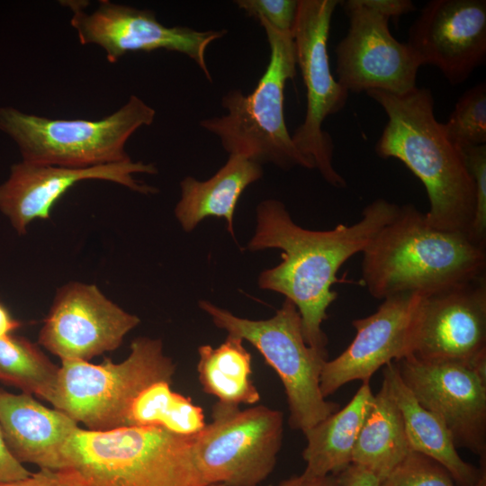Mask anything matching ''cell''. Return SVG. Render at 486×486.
<instances>
[{
    "mask_svg": "<svg viewBox=\"0 0 486 486\" xmlns=\"http://www.w3.org/2000/svg\"><path fill=\"white\" fill-rule=\"evenodd\" d=\"M398 210L399 205L379 198L364 208L361 219L354 224L311 230L297 225L278 200L266 199L256 206V226L248 249L282 251V262L264 270L257 284L284 295L295 305L308 346L328 355V338L321 325L338 297L332 290L338 282L337 273L350 257L364 251Z\"/></svg>",
    "mask_w": 486,
    "mask_h": 486,
    "instance_id": "obj_1",
    "label": "cell"
},
{
    "mask_svg": "<svg viewBox=\"0 0 486 486\" xmlns=\"http://www.w3.org/2000/svg\"><path fill=\"white\" fill-rule=\"evenodd\" d=\"M365 93L387 115L375 153L401 161L421 181L429 201L425 216L431 226L470 235L475 184L462 150L450 141L435 116L431 90L417 86L404 94Z\"/></svg>",
    "mask_w": 486,
    "mask_h": 486,
    "instance_id": "obj_2",
    "label": "cell"
},
{
    "mask_svg": "<svg viewBox=\"0 0 486 486\" xmlns=\"http://www.w3.org/2000/svg\"><path fill=\"white\" fill-rule=\"evenodd\" d=\"M362 253V284L380 300L428 295L486 275L485 246L467 233L431 226L410 203L399 206Z\"/></svg>",
    "mask_w": 486,
    "mask_h": 486,
    "instance_id": "obj_3",
    "label": "cell"
},
{
    "mask_svg": "<svg viewBox=\"0 0 486 486\" xmlns=\"http://www.w3.org/2000/svg\"><path fill=\"white\" fill-rule=\"evenodd\" d=\"M194 436L159 427L78 428L63 447L65 469L85 486H208L195 463Z\"/></svg>",
    "mask_w": 486,
    "mask_h": 486,
    "instance_id": "obj_4",
    "label": "cell"
},
{
    "mask_svg": "<svg viewBox=\"0 0 486 486\" xmlns=\"http://www.w3.org/2000/svg\"><path fill=\"white\" fill-rule=\"evenodd\" d=\"M265 29L270 49L266 71L255 89H239L221 98L226 114L204 119L200 126L217 136L229 155H240L260 165L271 163L288 170L294 166L314 169L295 147L284 115V91L296 76V50L292 34Z\"/></svg>",
    "mask_w": 486,
    "mask_h": 486,
    "instance_id": "obj_5",
    "label": "cell"
},
{
    "mask_svg": "<svg viewBox=\"0 0 486 486\" xmlns=\"http://www.w3.org/2000/svg\"><path fill=\"white\" fill-rule=\"evenodd\" d=\"M155 116L153 107L132 94L118 110L97 120L49 118L0 107V130L17 144L22 161L85 168L130 159L128 140L151 125Z\"/></svg>",
    "mask_w": 486,
    "mask_h": 486,
    "instance_id": "obj_6",
    "label": "cell"
},
{
    "mask_svg": "<svg viewBox=\"0 0 486 486\" xmlns=\"http://www.w3.org/2000/svg\"><path fill=\"white\" fill-rule=\"evenodd\" d=\"M175 372L176 364L165 355L162 341L140 337L131 342L130 355L121 363L61 361L50 404L88 430L126 427L135 398L156 382L171 383Z\"/></svg>",
    "mask_w": 486,
    "mask_h": 486,
    "instance_id": "obj_7",
    "label": "cell"
},
{
    "mask_svg": "<svg viewBox=\"0 0 486 486\" xmlns=\"http://www.w3.org/2000/svg\"><path fill=\"white\" fill-rule=\"evenodd\" d=\"M199 307L217 328L252 344L275 371L284 387L292 428L304 434L339 409L320 392L328 355L307 345L299 311L290 300L272 318L261 320L239 318L204 300Z\"/></svg>",
    "mask_w": 486,
    "mask_h": 486,
    "instance_id": "obj_8",
    "label": "cell"
},
{
    "mask_svg": "<svg viewBox=\"0 0 486 486\" xmlns=\"http://www.w3.org/2000/svg\"><path fill=\"white\" fill-rule=\"evenodd\" d=\"M212 416V421L194 440L202 479L208 486H258L275 466L283 413L263 405L241 410L217 401Z\"/></svg>",
    "mask_w": 486,
    "mask_h": 486,
    "instance_id": "obj_9",
    "label": "cell"
},
{
    "mask_svg": "<svg viewBox=\"0 0 486 486\" xmlns=\"http://www.w3.org/2000/svg\"><path fill=\"white\" fill-rule=\"evenodd\" d=\"M339 4L338 0H299L292 37L307 103L304 120L292 139L328 184L343 188L346 182L333 165L332 138L322 129L328 116L345 107L349 94L331 74L327 48L332 15Z\"/></svg>",
    "mask_w": 486,
    "mask_h": 486,
    "instance_id": "obj_10",
    "label": "cell"
},
{
    "mask_svg": "<svg viewBox=\"0 0 486 486\" xmlns=\"http://www.w3.org/2000/svg\"><path fill=\"white\" fill-rule=\"evenodd\" d=\"M71 10V26L82 45L100 47L110 63H116L129 52L165 50L184 54L212 81L206 61L209 45L222 38L226 30L196 31L187 26H166L156 13L109 0H100L91 13L86 1H62Z\"/></svg>",
    "mask_w": 486,
    "mask_h": 486,
    "instance_id": "obj_11",
    "label": "cell"
},
{
    "mask_svg": "<svg viewBox=\"0 0 486 486\" xmlns=\"http://www.w3.org/2000/svg\"><path fill=\"white\" fill-rule=\"evenodd\" d=\"M340 4L349 27L335 49L338 83L348 93L381 90L404 94L414 90L421 65L409 45L392 36L389 19L360 0Z\"/></svg>",
    "mask_w": 486,
    "mask_h": 486,
    "instance_id": "obj_12",
    "label": "cell"
},
{
    "mask_svg": "<svg viewBox=\"0 0 486 486\" xmlns=\"http://www.w3.org/2000/svg\"><path fill=\"white\" fill-rule=\"evenodd\" d=\"M395 363L419 404L443 421L455 447L471 451L485 463L486 370L413 355Z\"/></svg>",
    "mask_w": 486,
    "mask_h": 486,
    "instance_id": "obj_13",
    "label": "cell"
},
{
    "mask_svg": "<svg viewBox=\"0 0 486 486\" xmlns=\"http://www.w3.org/2000/svg\"><path fill=\"white\" fill-rule=\"evenodd\" d=\"M140 322L96 285L71 282L57 291L39 344L61 361H88L119 347Z\"/></svg>",
    "mask_w": 486,
    "mask_h": 486,
    "instance_id": "obj_14",
    "label": "cell"
},
{
    "mask_svg": "<svg viewBox=\"0 0 486 486\" xmlns=\"http://www.w3.org/2000/svg\"><path fill=\"white\" fill-rule=\"evenodd\" d=\"M411 355L486 370V275L425 295Z\"/></svg>",
    "mask_w": 486,
    "mask_h": 486,
    "instance_id": "obj_15",
    "label": "cell"
},
{
    "mask_svg": "<svg viewBox=\"0 0 486 486\" xmlns=\"http://www.w3.org/2000/svg\"><path fill=\"white\" fill-rule=\"evenodd\" d=\"M424 297L420 292L398 293L383 299L374 313L354 320L353 341L324 363L320 381L323 397L352 381L369 382L382 366L411 355Z\"/></svg>",
    "mask_w": 486,
    "mask_h": 486,
    "instance_id": "obj_16",
    "label": "cell"
},
{
    "mask_svg": "<svg viewBox=\"0 0 486 486\" xmlns=\"http://www.w3.org/2000/svg\"><path fill=\"white\" fill-rule=\"evenodd\" d=\"M406 43L421 66H435L451 85L462 84L486 60V1H429Z\"/></svg>",
    "mask_w": 486,
    "mask_h": 486,
    "instance_id": "obj_17",
    "label": "cell"
},
{
    "mask_svg": "<svg viewBox=\"0 0 486 486\" xmlns=\"http://www.w3.org/2000/svg\"><path fill=\"white\" fill-rule=\"evenodd\" d=\"M157 171L152 163L130 158L85 168L22 161L12 166L8 179L0 185V211L18 233L24 234L32 221L49 219L54 204L77 183L103 180L140 194H154L156 188L138 181L133 176Z\"/></svg>",
    "mask_w": 486,
    "mask_h": 486,
    "instance_id": "obj_18",
    "label": "cell"
},
{
    "mask_svg": "<svg viewBox=\"0 0 486 486\" xmlns=\"http://www.w3.org/2000/svg\"><path fill=\"white\" fill-rule=\"evenodd\" d=\"M78 423L32 395L0 389V428L14 457L40 469H65L63 447Z\"/></svg>",
    "mask_w": 486,
    "mask_h": 486,
    "instance_id": "obj_19",
    "label": "cell"
},
{
    "mask_svg": "<svg viewBox=\"0 0 486 486\" xmlns=\"http://www.w3.org/2000/svg\"><path fill=\"white\" fill-rule=\"evenodd\" d=\"M383 378L400 411L410 451L440 464L460 486L475 485L486 476L485 466L477 468L462 459L443 421L419 404L402 381L395 362L384 365Z\"/></svg>",
    "mask_w": 486,
    "mask_h": 486,
    "instance_id": "obj_20",
    "label": "cell"
},
{
    "mask_svg": "<svg viewBox=\"0 0 486 486\" xmlns=\"http://www.w3.org/2000/svg\"><path fill=\"white\" fill-rule=\"evenodd\" d=\"M263 176L262 165L240 155H229L227 162L206 181L186 176L180 182L181 198L175 215L185 231H192L205 218L225 219L234 236L233 217L244 190Z\"/></svg>",
    "mask_w": 486,
    "mask_h": 486,
    "instance_id": "obj_21",
    "label": "cell"
},
{
    "mask_svg": "<svg viewBox=\"0 0 486 486\" xmlns=\"http://www.w3.org/2000/svg\"><path fill=\"white\" fill-rule=\"evenodd\" d=\"M374 394L364 382L351 400L304 433L302 474L309 477L337 475L352 464V452Z\"/></svg>",
    "mask_w": 486,
    "mask_h": 486,
    "instance_id": "obj_22",
    "label": "cell"
},
{
    "mask_svg": "<svg viewBox=\"0 0 486 486\" xmlns=\"http://www.w3.org/2000/svg\"><path fill=\"white\" fill-rule=\"evenodd\" d=\"M410 452L400 411L383 378L357 436L352 464L369 469L382 480Z\"/></svg>",
    "mask_w": 486,
    "mask_h": 486,
    "instance_id": "obj_23",
    "label": "cell"
},
{
    "mask_svg": "<svg viewBox=\"0 0 486 486\" xmlns=\"http://www.w3.org/2000/svg\"><path fill=\"white\" fill-rule=\"evenodd\" d=\"M198 355V377L205 393L232 406L260 400V394L251 380V355L243 346V339L228 334L218 347L199 346Z\"/></svg>",
    "mask_w": 486,
    "mask_h": 486,
    "instance_id": "obj_24",
    "label": "cell"
},
{
    "mask_svg": "<svg viewBox=\"0 0 486 486\" xmlns=\"http://www.w3.org/2000/svg\"><path fill=\"white\" fill-rule=\"evenodd\" d=\"M159 381L145 388L133 400L128 414L129 426L159 427L180 436H194L206 423L201 407Z\"/></svg>",
    "mask_w": 486,
    "mask_h": 486,
    "instance_id": "obj_25",
    "label": "cell"
},
{
    "mask_svg": "<svg viewBox=\"0 0 486 486\" xmlns=\"http://www.w3.org/2000/svg\"><path fill=\"white\" fill-rule=\"evenodd\" d=\"M59 367L28 339L12 334L0 338V381L50 403Z\"/></svg>",
    "mask_w": 486,
    "mask_h": 486,
    "instance_id": "obj_26",
    "label": "cell"
},
{
    "mask_svg": "<svg viewBox=\"0 0 486 486\" xmlns=\"http://www.w3.org/2000/svg\"><path fill=\"white\" fill-rule=\"evenodd\" d=\"M443 125L450 141L460 149L486 145V84L467 89Z\"/></svg>",
    "mask_w": 486,
    "mask_h": 486,
    "instance_id": "obj_27",
    "label": "cell"
},
{
    "mask_svg": "<svg viewBox=\"0 0 486 486\" xmlns=\"http://www.w3.org/2000/svg\"><path fill=\"white\" fill-rule=\"evenodd\" d=\"M380 486H460L435 460L410 451L380 482ZM472 486H486V476Z\"/></svg>",
    "mask_w": 486,
    "mask_h": 486,
    "instance_id": "obj_28",
    "label": "cell"
},
{
    "mask_svg": "<svg viewBox=\"0 0 486 486\" xmlns=\"http://www.w3.org/2000/svg\"><path fill=\"white\" fill-rule=\"evenodd\" d=\"M237 6L260 24L292 34L299 8V0H237Z\"/></svg>",
    "mask_w": 486,
    "mask_h": 486,
    "instance_id": "obj_29",
    "label": "cell"
},
{
    "mask_svg": "<svg viewBox=\"0 0 486 486\" xmlns=\"http://www.w3.org/2000/svg\"><path fill=\"white\" fill-rule=\"evenodd\" d=\"M476 189V205L470 235L486 247V145L461 149Z\"/></svg>",
    "mask_w": 486,
    "mask_h": 486,
    "instance_id": "obj_30",
    "label": "cell"
},
{
    "mask_svg": "<svg viewBox=\"0 0 486 486\" xmlns=\"http://www.w3.org/2000/svg\"><path fill=\"white\" fill-rule=\"evenodd\" d=\"M0 486H85L80 478L71 469H40L29 476L4 483Z\"/></svg>",
    "mask_w": 486,
    "mask_h": 486,
    "instance_id": "obj_31",
    "label": "cell"
},
{
    "mask_svg": "<svg viewBox=\"0 0 486 486\" xmlns=\"http://www.w3.org/2000/svg\"><path fill=\"white\" fill-rule=\"evenodd\" d=\"M31 473L10 453L0 428V483L21 480Z\"/></svg>",
    "mask_w": 486,
    "mask_h": 486,
    "instance_id": "obj_32",
    "label": "cell"
},
{
    "mask_svg": "<svg viewBox=\"0 0 486 486\" xmlns=\"http://www.w3.org/2000/svg\"><path fill=\"white\" fill-rule=\"evenodd\" d=\"M340 486H380L381 479L369 469L351 464L337 474Z\"/></svg>",
    "mask_w": 486,
    "mask_h": 486,
    "instance_id": "obj_33",
    "label": "cell"
},
{
    "mask_svg": "<svg viewBox=\"0 0 486 486\" xmlns=\"http://www.w3.org/2000/svg\"><path fill=\"white\" fill-rule=\"evenodd\" d=\"M366 7L375 11L387 19L400 16L416 10L410 0H360Z\"/></svg>",
    "mask_w": 486,
    "mask_h": 486,
    "instance_id": "obj_34",
    "label": "cell"
},
{
    "mask_svg": "<svg viewBox=\"0 0 486 486\" xmlns=\"http://www.w3.org/2000/svg\"><path fill=\"white\" fill-rule=\"evenodd\" d=\"M278 486H340V483L337 475L309 477L302 473L283 481Z\"/></svg>",
    "mask_w": 486,
    "mask_h": 486,
    "instance_id": "obj_35",
    "label": "cell"
},
{
    "mask_svg": "<svg viewBox=\"0 0 486 486\" xmlns=\"http://www.w3.org/2000/svg\"><path fill=\"white\" fill-rule=\"evenodd\" d=\"M20 326L21 323L14 320L9 311L0 304V338L12 334Z\"/></svg>",
    "mask_w": 486,
    "mask_h": 486,
    "instance_id": "obj_36",
    "label": "cell"
},
{
    "mask_svg": "<svg viewBox=\"0 0 486 486\" xmlns=\"http://www.w3.org/2000/svg\"><path fill=\"white\" fill-rule=\"evenodd\" d=\"M209 486H226V485L222 484V483H217V484H212V485H209Z\"/></svg>",
    "mask_w": 486,
    "mask_h": 486,
    "instance_id": "obj_37",
    "label": "cell"
}]
</instances>
